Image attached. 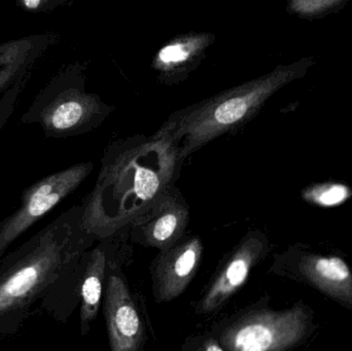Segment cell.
<instances>
[{
    "mask_svg": "<svg viewBox=\"0 0 352 351\" xmlns=\"http://www.w3.org/2000/svg\"><path fill=\"white\" fill-rule=\"evenodd\" d=\"M101 162L94 189L82 205V225L102 240L129 227L175 185L184 161L173 142L154 136L111 146Z\"/></svg>",
    "mask_w": 352,
    "mask_h": 351,
    "instance_id": "obj_1",
    "label": "cell"
},
{
    "mask_svg": "<svg viewBox=\"0 0 352 351\" xmlns=\"http://www.w3.org/2000/svg\"><path fill=\"white\" fill-rule=\"evenodd\" d=\"M82 216V206H74L0 260V336L20 331L34 305L95 240Z\"/></svg>",
    "mask_w": 352,
    "mask_h": 351,
    "instance_id": "obj_2",
    "label": "cell"
},
{
    "mask_svg": "<svg viewBox=\"0 0 352 351\" xmlns=\"http://www.w3.org/2000/svg\"><path fill=\"white\" fill-rule=\"evenodd\" d=\"M314 64V58H305L291 65L279 66L260 80L173 117L155 137L173 142L184 161L215 138L250 121L271 95L303 76Z\"/></svg>",
    "mask_w": 352,
    "mask_h": 351,
    "instance_id": "obj_3",
    "label": "cell"
},
{
    "mask_svg": "<svg viewBox=\"0 0 352 351\" xmlns=\"http://www.w3.org/2000/svg\"><path fill=\"white\" fill-rule=\"evenodd\" d=\"M308 324L301 304L281 311L250 307L217 324L211 333L225 350L283 351L301 342Z\"/></svg>",
    "mask_w": 352,
    "mask_h": 351,
    "instance_id": "obj_4",
    "label": "cell"
},
{
    "mask_svg": "<svg viewBox=\"0 0 352 351\" xmlns=\"http://www.w3.org/2000/svg\"><path fill=\"white\" fill-rule=\"evenodd\" d=\"M93 167L91 162L78 163L43 177L25 189L19 207L0 222V260L19 237L78 189Z\"/></svg>",
    "mask_w": 352,
    "mask_h": 351,
    "instance_id": "obj_5",
    "label": "cell"
},
{
    "mask_svg": "<svg viewBox=\"0 0 352 351\" xmlns=\"http://www.w3.org/2000/svg\"><path fill=\"white\" fill-rule=\"evenodd\" d=\"M98 113L90 97L82 96L72 88L62 89L56 80L35 97L21 122L39 124L47 137L65 138L90 129Z\"/></svg>",
    "mask_w": 352,
    "mask_h": 351,
    "instance_id": "obj_6",
    "label": "cell"
},
{
    "mask_svg": "<svg viewBox=\"0 0 352 351\" xmlns=\"http://www.w3.org/2000/svg\"><path fill=\"white\" fill-rule=\"evenodd\" d=\"M269 251L268 238L258 230L250 231L223 257L195 306L199 315L219 313L245 284L252 269Z\"/></svg>",
    "mask_w": 352,
    "mask_h": 351,
    "instance_id": "obj_7",
    "label": "cell"
},
{
    "mask_svg": "<svg viewBox=\"0 0 352 351\" xmlns=\"http://www.w3.org/2000/svg\"><path fill=\"white\" fill-rule=\"evenodd\" d=\"M190 208L175 185L165 190L130 225L134 240L146 247L164 251L186 234Z\"/></svg>",
    "mask_w": 352,
    "mask_h": 351,
    "instance_id": "obj_8",
    "label": "cell"
},
{
    "mask_svg": "<svg viewBox=\"0 0 352 351\" xmlns=\"http://www.w3.org/2000/svg\"><path fill=\"white\" fill-rule=\"evenodd\" d=\"M103 315L111 351H140L146 341V328L125 278L109 274L103 294Z\"/></svg>",
    "mask_w": 352,
    "mask_h": 351,
    "instance_id": "obj_9",
    "label": "cell"
},
{
    "mask_svg": "<svg viewBox=\"0 0 352 351\" xmlns=\"http://www.w3.org/2000/svg\"><path fill=\"white\" fill-rule=\"evenodd\" d=\"M203 253L200 237L186 234L173 247L159 251L151 266L157 302H171L186 292L202 264Z\"/></svg>",
    "mask_w": 352,
    "mask_h": 351,
    "instance_id": "obj_10",
    "label": "cell"
},
{
    "mask_svg": "<svg viewBox=\"0 0 352 351\" xmlns=\"http://www.w3.org/2000/svg\"><path fill=\"white\" fill-rule=\"evenodd\" d=\"M299 270L320 292L352 308V272L344 260L306 256L300 262Z\"/></svg>",
    "mask_w": 352,
    "mask_h": 351,
    "instance_id": "obj_11",
    "label": "cell"
},
{
    "mask_svg": "<svg viewBox=\"0 0 352 351\" xmlns=\"http://www.w3.org/2000/svg\"><path fill=\"white\" fill-rule=\"evenodd\" d=\"M84 260L80 288V333L82 336L90 331L91 325L100 309L107 271V253L102 247H98L91 251H85Z\"/></svg>",
    "mask_w": 352,
    "mask_h": 351,
    "instance_id": "obj_12",
    "label": "cell"
},
{
    "mask_svg": "<svg viewBox=\"0 0 352 351\" xmlns=\"http://www.w3.org/2000/svg\"><path fill=\"white\" fill-rule=\"evenodd\" d=\"M36 37V36H35ZM31 37L18 41L14 47L6 53L3 65L0 68V93L8 91L28 68L45 49L47 41L45 36Z\"/></svg>",
    "mask_w": 352,
    "mask_h": 351,
    "instance_id": "obj_13",
    "label": "cell"
},
{
    "mask_svg": "<svg viewBox=\"0 0 352 351\" xmlns=\"http://www.w3.org/2000/svg\"><path fill=\"white\" fill-rule=\"evenodd\" d=\"M351 196V192L347 185L334 183H316L302 192V197L305 201L322 207L340 205Z\"/></svg>",
    "mask_w": 352,
    "mask_h": 351,
    "instance_id": "obj_14",
    "label": "cell"
},
{
    "mask_svg": "<svg viewBox=\"0 0 352 351\" xmlns=\"http://www.w3.org/2000/svg\"><path fill=\"white\" fill-rule=\"evenodd\" d=\"M345 0H291V8L296 14L305 16H318Z\"/></svg>",
    "mask_w": 352,
    "mask_h": 351,
    "instance_id": "obj_15",
    "label": "cell"
},
{
    "mask_svg": "<svg viewBox=\"0 0 352 351\" xmlns=\"http://www.w3.org/2000/svg\"><path fill=\"white\" fill-rule=\"evenodd\" d=\"M194 45L192 41L188 43H175L161 49L158 60L164 65H173L186 61L192 55Z\"/></svg>",
    "mask_w": 352,
    "mask_h": 351,
    "instance_id": "obj_16",
    "label": "cell"
},
{
    "mask_svg": "<svg viewBox=\"0 0 352 351\" xmlns=\"http://www.w3.org/2000/svg\"><path fill=\"white\" fill-rule=\"evenodd\" d=\"M25 76L26 74L21 76L16 80V82L8 91H6L3 96L0 99V132L3 129L6 122L10 119L12 113H14V105H16L19 93H20L21 89H22Z\"/></svg>",
    "mask_w": 352,
    "mask_h": 351,
    "instance_id": "obj_17",
    "label": "cell"
},
{
    "mask_svg": "<svg viewBox=\"0 0 352 351\" xmlns=\"http://www.w3.org/2000/svg\"><path fill=\"white\" fill-rule=\"evenodd\" d=\"M182 350L223 351L225 350L217 337L210 333V335L196 336L186 340V343L182 346Z\"/></svg>",
    "mask_w": 352,
    "mask_h": 351,
    "instance_id": "obj_18",
    "label": "cell"
},
{
    "mask_svg": "<svg viewBox=\"0 0 352 351\" xmlns=\"http://www.w3.org/2000/svg\"><path fill=\"white\" fill-rule=\"evenodd\" d=\"M21 6L28 12H47L52 10L60 0H18Z\"/></svg>",
    "mask_w": 352,
    "mask_h": 351,
    "instance_id": "obj_19",
    "label": "cell"
}]
</instances>
